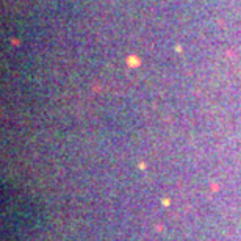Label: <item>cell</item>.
Segmentation results:
<instances>
[{"mask_svg":"<svg viewBox=\"0 0 241 241\" xmlns=\"http://www.w3.org/2000/svg\"><path fill=\"white\" fill-rule=\"evenodd\" d=\"M128 66H133V67H136V66H140V60H138L136 57H130L128 60Z\"/></svg>","mask_w":241,"mask_h":241,"instance_id":"6da1fadb","label":"cell"}]
</instances>
